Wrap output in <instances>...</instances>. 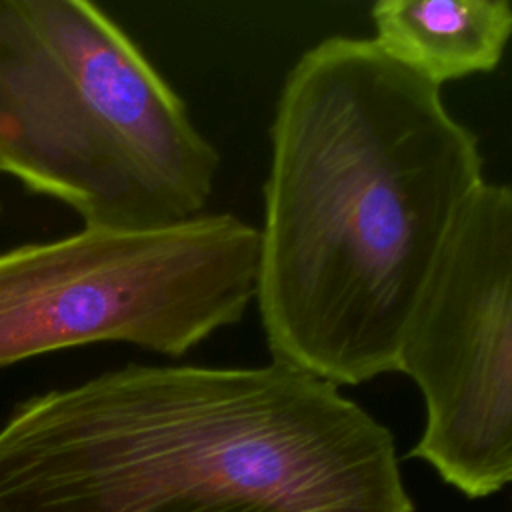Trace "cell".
<instances>
[{
  "instance_id": "obj_4",
  "label": "cell",
  "mask_w": 512,
  "mask_h": 512,
  "mask_svg": "<svg viewBox=\"0 0 512 512\" xmlns=\"http://www.w3.org/2000/svg\"><path fill=\"white\" fill-rule=\"evenodd\" d=\"M260 232L228 214L0 250V368L88 344L180 358L256 300Z\"/></svg>"
},
{
  "instance_id": "obj_5",
  "label": "cell",
  "mask_w": 512,
  "mask_h": 512,
  "mask_svg": "<svg viewBox=\"0 0 512 512\" xmlns=\"http://www.w3.org/2000/svg\"><path fill=\"white\" fill-rule=\"evenodd\" d=\"M396 372L426 408L414 458L470 498L512 484V186L484 180L460 210Z\"/></svg>"
},
{
  "instance_id": "obj_2",
  "label": "cell",
  "mask_w": 512,
  "mask_h": 512,
  "mask_svg": "<svg viewBox=\"0 0 512 512\" xmlns=\"http://www.w3.org/2000/svg\"><path fill=\"white\" fill-rule=\"evenodd\" d=\"M0 512H414L392 432L272 360L138 364L18 402Z\"/></svg>"
},
{
  "instance_id": "obj_3",
  "label": "cell",
  "mask_w": 512,
  "mask_h": 512,
  "mask_svg": "<svg viewBox=\"0 0 512 512\" xmlns=\"http://www.w3.org/2000/svg\"><path fill=\"white\" fill-rule=\"evenodd\" d=\"M220 154L138 44L88 0H0V172L88 228L204 214Z\"/></svg>"
},
{
  "instance_id": "obj_6",
  "label": "cell",
  "mask_w": 512,
  "mask_h": 512,
  "mask_svg": "<svg viewBox=\"0 0 512 512\" xmlns=\"http://www.w3.org/2000/svg\"><path fill=\"white\" fill-rule=\"evenodd\" d=\"M370 16L380 50L438 88L494 70L512 36L508 0H380Z\"/></svg>"
},
{
  "instance_id": "obj_1",
  "label": "cell",
  "mask_w": 512,
  "mask_h": 512,
  "mask_svg": "<svg viewBox=\"0 0 512 512\" xmlns=\"http://www.w3.org/2000/svg\"><path fill=\"white\" fill-rule=\"evenodd\" d=\"M256 302L272 360L336 386L396 372L416 300L474 190L478 138L372 38L286 74L270 130Z\"/></svg>"
}]
</instances>
